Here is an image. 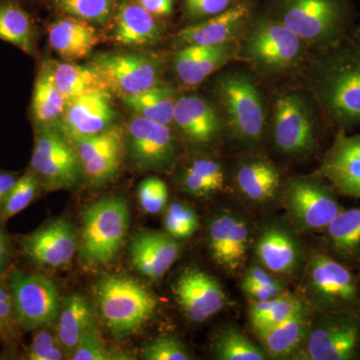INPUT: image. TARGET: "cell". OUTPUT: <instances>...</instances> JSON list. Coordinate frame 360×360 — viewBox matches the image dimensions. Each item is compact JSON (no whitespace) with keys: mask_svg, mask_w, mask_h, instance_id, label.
<instances>
[{"mask_svg":"<svg viewBox=\"0 0 360 360\" xmlns=\"http://www.w3.org/2000/svg\"><path fill=\"white\" fill-rule=\"evenodd\" d=\"M97 307L106 328L122 338L139 330L151 319L158 300L130 277L108 274L94 284Z\"/></svg>","mask_w":360,"mask_h":360,"instance_id":"cell-1","label":"cell"},{"mask_svg":"<svg viewBox=\"0 0 360 360\" xmlns=\"http://www.w3.org/2000/svg\"><path fill=\"white\" fill-rule=\"evenodd\" d=\"M129 203L120 196H108L91 203L82 212V248L86 264L112 262L124 243L129 226Z\"/></svg>","mask_w":360,"mask_h":360,"instance_id":"cell-2","label":"cell"},{"mask_svg":"<svg viewBox=\"0 0 360 360\" xmlns=\"http://www.w3.org/2000/svg\"><path fill=\"white\" fill-rule=\"evenodd\" d=\"M319 101L342 122L360 120V49H347L321 66L317 77Z\"/></svg>","mask_w":360,"mask_h":360,"instance_id":"cell-3","label":"cell"},{"mask_svg":"<svg viewBox=\"0 0 360 360\" xmlns=\"http://www.w3.org/2000/svg\"><path fill=\"white\" fill-rule=\"evenodd\" d=\"M6 285L20 330H37L58 319L61 307L59 292L49 277L11 267L6 272Z\"/></svg>","mask_w":360,"mask_h":360,"instance_id":"cell-4","label":"cell"},{"mask_svg":"<svg viewBox=\"0 0 360 360\" xmlns=\"http://www.w3.org/2000/svg\"><path fill=\"white\" fill-rule=\"evenodd\" d=\"M30 169L46 191L71 188L84 174L75 146L56 127L37 129Z\"/></svg>","mask_w":360,"mask_h":360,"instance_id":"cell-5","label":"cell"},{"mask_svg":"<svg viewBox=\"0 0 360 360\" xmlns=\"http://www.w3.org/2000/svg\"><path fill=\"white\" fill-rule=\"evenodd\" d=\"M89 65L97 71L111 94L124 97L158 84L160 61L141 52H108L94 56Z\"/></svg>","mask_w":360,"mask_h":360,"instance_id":"cell-6","label":"cell"},{"mask_svg":"<svg viewBox=\"0 0 360 360\" xmlns=\"http://www.w3.org/2000/svg\"><path fill=\"white\" fill-rule=\"evenodd\" d=\"M215 92L234 134L248 143L259 141L265 113L262 96L252 80L240 73H231L219 78Z\"/></svg>","mask_w":360,"mask_h":360,"instance_id":"cell-7","label":"cell"},{"mask_svg":"<svg viewBox=\"0 0 360 360\" xmlns=\"http://www.w3.org/2000/svg\"><path fill=\"white\" fill-rule=\"evenodd\" d=\"M303 40L278 20H260L245 44V58L264 70H283L300 58Z\"/></svg>","mask_w":360,"mask_h":360,"instance_id":"cell-8","label":"cell"},{"mask_svg":"<svg viewBox=\"0 0 360 360\" xmlns=\"http://www.w3.org/2000/svg\"><path fill=\"white\" fill-rule=\"evenodd\" d=\"M276 11L278 21L309 42L331 37L345 13L340 0H277Z\"/></svg>","mask_w":360,"mask_h":360,"instance_id":"cell-9","label":"cell"},{"mask_svg":"<svg viewBox=\"0 0 360 360\" xmlns=\"http://www.w3.org/2000/svg\"><path fill=\"white\" fill-rule=\"evenodd\" d=\"M284 205L296 229H326L340 213V206L326 189L307 179H293L284 191Z\"/></svg>","mask_w":360,"mask_h":360,"instance_id":"cell-10","label":"cell"},{"mask_svg":"<svg viewBox=\"0 0 360 360\" xmlns=\"http://www.w3.org/2000/svg\"><path fill=\"white\" fill-rule=\"evenodd\" d=\"M72 144L82 162V172L92 186H103L120 172L127 137L118 125H111L101 134Z\"/></svg>","mask_w":360,"mask_h":360,"instance_id":"cell-11","label":"cell"},{"mask_svg":"<svg viewBox=\"0 0 360 360\" xmlns=\"http://www.w3.org/2000/svg\"><path fill=\"white\" fill-rule=\"evenodd\" d=\"M125 137L130 158L139 169H165L174 162L176 146L168 125L136 115L130 120Z\"/></svg>","mask_w":360,"mask_h":360,"instance_id":"cell-12","label":"cell"},{"mask_svg":"<svg viewBox=\"0 0 360 360\" xmlns=\"http://www.w3.org/2000/svg\"><path fill=\"white\" fill-rule=\"evenodd\" d=\"M20 245L34 264L63 269L70 264L77 252V233L68 219H58L22 236Z\"/></svg>","mask_w":360,"mask_h":360,"instance_id":"cell-13","label":"cell"},{"mask_svg":"<svg viewBox=\"0 0 360 360\" xmlns=\"http://www.w3.org/2000/svg\"><path fill=\"white\" fill-rule=\"evenodd\" d=\"M115 120L111 92L101 90L68 103L58 129L73 143L110 129Z\"/></svg>","mask_w":360,"mask_h":360,"instance_id":"cell-14","label":"cell"},{"mask_svg":"<svg viewBox=\"0 0 360 360\" xmlns=\"http://www.w3.org/2000/svg\"><path fill=\"white\" fill-rule=\"evenodd\" d=\"M274 139L277 148L288 155L307 153L314 146V122L302 97L283 94L274 108Z\"/></svg>","mask_w":360,"mask_h":360,"instance_id":"cell-15","label":"cell"},{"mask_svg":"<svg viewBox=\"0 0 360 360\" xmlns=\"http://www.w3.org/2000/svg\"><path fill=\"white\" fill-rule=\"evenodd\" d=\"M175 297L189 321L202 322L219 314L227 297L214 277L200 269H187L174 283Z\"/></svg>","mask_w":360,"mask_h":360,"instance_id":"cell-16","label":"cell"},{"mask_svg":"<svg viewBox=\"0 0 360 360\" xmlns=\"http://www.w3.org/2000/svg\"><path fill=\"white\" fill-rule=\"evenodd\" d=\"M210 255L224 270L236 272L245 264L250 245V229L245 220L232 213H221L208 227Z\"/></svg>","mask_w":360,"mask_h":360,"instance_id":"cell-17","label":"cell"},{"mask_svg":"<svg viewBox=\"0 0 360 360\" xmlns=\"http://www.w3.org/2000/svg\"><path fill=\"white\" fill-rule=\"evenodd\" d=\"M250 14V2H238L224 13L180 30L175 42L181 46L229 44L243 30Z\"/></svg>","mask_w":360,"mask_h":360,"instance_id":"cell-18","label":"cell"},{"mask_svg":"<svg viewBox=\"0 0 360 360\" xmlns=\"http://www.w3.org/2000/svg\"><path fill=\"white\" fill-rule=\"evenodd\" d=\"M359 328L352 322H335L309 333L293 359L345 360L352 359L359 342Z\"/></svg>","mask_w":360,"mask_h":360,"instance_id":"cell-19","label":"cell"},{"mask_svg":"<svg viewBox=\"0 0 360 360\" xmlns=\"http://www.w3.org/2000/svg\"><path fill=\"white\" fill-rule=\"evenodd\" d=\"M179 255L176 239L163 232H141L130 245V258L135 269L150 279L165 276Z\"/></svg>","mask_w":360,"mask_h":360,"instance_id":"cell-20","label":"cell"},{"mask_svg":"<svg viewBox=\"0 0 360 360\" xmlns=\"http://www.w3.org/2000/svg\"><path fill=\"white\" fill-rule=\"evenodd\" d=\"M321 172L341 193L360 198V135L338 136L324 158Z\"/></svg>","mask_w":360,"mask_h":360,"instance_id":"cell-21","label":"cell"},{"mask_svg":"<svg viewBox=\"0 0 360 360\" xmlns=\"http://www.w3.org/2000/svg\"><path fill=\"white\" fill-rule=\"evenodd\" d=\"M231 42L219 45H186L176 52L174 68L179 82L195 86L231 58Z\"/></svg>","mask_w":360,"mask_h":360,"instance_id":"cell-22","label":"cell"},{"mask_svg":"<svg viewBox=\"0 0 360 360\" xmlns=\"http://www.w3.org/2000/svg\"><path fill=\"white\" fill-rule=\"evenodd\" d=\"M47 32L51 49L68 61L86 58L99 42L96 28L77 18L54 21Z\"/></svg>","mask_w":360,"mask_h":360,"instance_id":"cell-23","label":"cell"},{"mask_svg":"<svg viewBox=\"0 0 360 360\" xmlns=\"http://www.w3.org/2000/svg\"><path fill=\"white\" fill-rule=\"evenodd\" d=\"M174 122L187 139L210 143L217 139L220 122L214 108L200 96L180 97L175 103Z\"/></svg>","mask_w":360,"mask_h":360,"instance_id":"cell-24","label":"cell"},{"mask_svg":"<svg viewBox=\"0 0 360 360\" xmlns=\"http://www.w3.org/2000/svg\"><path fill=\"white\" fill-rule=\"evenodd\" d=\"M309 283L321 300L350 302L356 295L352 274L333 258L316 255L310 260Z\"/></svg>","mask_w":360,"mask_h":360,"instance_id":"cell-25","label":"cell"},{"mask_svg":"<svg viewBox=\"0 0 360 360\" xmlns=\"http://www.w3.org/2000/svg\"><path fill=\"white\" fill-rule=\"evenodd\" d=\"M68 101L54 79L52 60L40 65L33 87L30 112L37 129L58 127Z\"/></svg>","mask_w":360,"mask_h":360,"instance_id":"cell-26","label":"cell"},{"mask_svg":"<svg viewBox=\"0 0 360 360\" xmlns=\"http://www.w3.org/2000/svg\"><path fill=\"white\" fill-rule=\"evenodd\" d=\"M161 35L155 15L139 4L123 2L115 14L113 39L125 46H143L155 44Z\"/></svg>","mask_w":360,"mask_h":360,"instance_id":"cell-27","label":"cell"},{"mask_svg":"<svg viewBox=\"0 0 360 360\" xmlns=\"http://www.w3.org/2000/svg\"><path fill=\"white\" fill-rule=\"evenodd\" d=\"M56 335L66 356L72 357L85 331L96 323L94 307L80 293L65 297L58 314Z\"/></svg>","mask_w":360,"mask_h":360,"instance_id":"cell-28","label":"cell"},{"mask_svg":"<svg viewBox=\"0 0 360 360\" xmlns=\"http://www.w3.org/2000/svg\"><path fill=\"white\" fill-rule=\"evenodd\" d=\"M258 260L271 274H290L300 259L295 239L283 229L270 227L264 231L257 245Z\"/></svg>","mask_w":360,"mask_h":360,"instance_id":"cell-29","label":"cell"},{"mask_svg":"<svg viewBox=\"0 0 360 360\" xmlns=\"http://www.w3.org/2000/svg\"><path fill=\"white\" fill-rule=\"evenodd\" d=\"M307 314H300L258 335L265 354L272 359L293 356L309 335Z\"/></svg>","mask_w":360,"mask_h":360,"instance_id":"cell-30","label":"cell"},{"mask_svg":"<svg viewBox=\"0 0 360 360\" xmlns=\"http://www.w3.org/2000/svg\"><path fill=\"white\" fill-rule=\"evenodd\" d=\"M0 39L34 56L35 26L30 13L16 0H0Z\"/></svg>","mask_w":360,"mask_h":360,"instance_id":"cell-31","label":"cell"},{"mask_svg":"<svg viewBox=\"0 0 360 360\" xmlns=\"http://www.w3.org/2000/svg\"><path fill=\"white\" fill-rule=\"evenodd\" d=\"M52 68L56 84L68 103L92 92L108 90L103 78L89 65H80L71 61H52Z\"/></svg>","mask_w":360,"mask_h":360,"instance_id":"cell-32","label":"cell"},{"mask_svg":"<svg viewBox=\"0 0 360 360\" xmlns=\"http://www.w3.org/2000/svg\"><path fill=\"white\" fill-rule=\"evenodd\" d=\"M236 182L241 193L248 200L265 202L276 195L281 175L276 167L269 161H250L238 168Z\"/></svg>","mask_w":360,"mask_h":360,"instance_id":"cell-33","label":"cell"},{"mask_svg":"<svg viewBox=\"0 0 360 360\" xmlns=\"http://www.w3.org/2000/svg\"><path fill=\"white\" fill-rule=\"evenodd\" d=\"M127 106L146 120L169 125L174 122L175 89L170 85L156 84L148 90L122 98Z\"/></svg>","mask_w":360,"mask_h":360,"instance_id":"cell-34","label":"cell"},{"mask_svg":"<svg viewBox=\"0 0 360 360\" xmlns=\"http://www.w3.org/2000/svg\"><path fill=\"white\" fill-rule=\"evenodd\" d=\"M303 312L302 302L285 292L266 302H252L248 310L251 326L257 335Z\"/></svg>","mask_w":360,"mask_h":360,"instance_id":"cell-35","label":"cell"},{"mask_svg":"<svg viewBox=\"0 0 360 360\" xmlns=\"http://www.w3.org/2000/svg\"><path fill=\"white\" fill-rule=\"evenodd\" d=\"M224 172L217 161L212 160H194L186 168L182 177L184 191L195 198H207L224 188Z\"/></svg>","mask_w":360,"mask_h":360,"instance_id":"cell-36","label":"cell"},{"mask_svg":"<svg viewBox=\"0 0 360 360\" xmlns=\"http://www.w3.org/2000/svg\"><path fill=\"white\" fill-rule=\"evenodd\" d=\"M215 356L220 360H264L269 359L264 349L243 333L233 328L220 331L213 342Z\"/></svg>","mask_w":360,"mask_h":360,"instance_id":"cell-37","label":"cell"},{"mask_svg":"<svg viewBox=\"0 0 360 360\" xmlns=\"http://www.w3.org/2000/svg\"><path fill=\"white\" fill-rule=\"evenodd\" d=\"M40 187L41 182L32 169L18 177L0 205V222L4 224L25 210L37 198Z\"/></svg>","mask_w":360,"mask_h":360,"instance_id":"cell-38","label":"cell"},{"mask_svg":"<svg viewBox=\"0 0 360 360\" xmlns=\"http://www.w3.org/2000/svg\"><path fill=\"white\" fill-rule=\"evenodd\" d=\"M329 238L336 250L352 252L360 245V207L340 212L328 224Z\"/></svg>","mask_w":360,"mask_h":360,"instance_id":"cell-39","label":"cell"},{"mask_svg":"<svg viewBox=\"0 0 360 360\" xmlns=\"http://www.w3.org/2000/svg\"><path fill=\"white\" fill-rule=\"evenodd\" d=\"M61 11L73 18L103 23L110 18L113 0H56Z\"/></svg>","mask_w":360,"mask_h":360,"instance_id":"cell-40","label":"cell"},{"mask_svg":"<svg viewBox=\"0 0 360 360\" xmlns=\"http://www.w3.org/2000/svg\"><path fill=\"white\" fill-rule=\"evenodd\" d=\"M124 354L111 349L104 341L96 323L90 326L78 343L71 359L73 360H115L127 359Z\"/></svg>","mask_w":360,"mask_h":360,"instance_id":"cell-41","label":"cell"},{"mask_svg":"<svg viewBox=\"0 0 360 360\" xmlns=\"http://www.w3.org/2000/svg\"><path fill=\"white\" fill-rule=\"evenodd\" d=\"M165 229L175 239L188 238L198 229V217L193 208L180 202L168 206L165 212Z\"/></svg>","mask_w":360,"mask_h":360,"instance_id":"cell-42","label":"cell"},{"mask_svg":"<svg viewBox=\"0 0 360 360\" xmlns=\"http://www.w3.org/2000/svg\"><path fill=\"white\" fill-rule=\"evenodd\" d=\"M65 357L56 333L49 326L37 329L25 354L28 360H61Z\"/></svg>","mask_w":360,"mask_h":360,"instance_id":"cell-43","label":"cell"},{"mask_svg":"<svg viewBox=\"0 0 360 360\" xmlns=\"http://www.w3.org/2000/svg\"><path fill=\"white\" fill-rule=\"evenodd\" d=\"M139 205L142 210L148 214L162 212L168 200V188L163 180L156 176H149L139 186Z\"/></svg>","mask_w":360,"mask_h":360,"instance_id":"cell-44","label":"cell"},{"mask_svg":"<svg viewBox=\"0 0 360 360\" xmlns=\"http://www.w3.org/2000/svg\"><path fill=\"white\" fill-rule=\"evenodd\" d=\"M141 359L146 360H189L191 354L177 338H160L142 348Z\"/></svg>","mask_w":360,"mask_h":360,"instance_id":"cell-45","label":"cell"},{"mask_svg":"<svg viewBox=\"0 0 360 360\" xmlns=\"http://www.w3.org/2000/svg\"><path fill=\"white\" fill-rule=\"evenodd\" d=\"M236 2V0H184V6L191 20H203L224 13Z\"/></svg>","mask_w":360,"mask_h":360,"instance_id":"cell-46","label":"cell"},{"mask_svg":"<svg viewBox=\"0 0 360 360\" xmlns=\"http://www.w3.org/2000/svg\"><path fill=\"white\" fill-rule=\"evenodd\" d=\"M251 286H264V288H283V284L270 274L267 269L260 266H252L246 271L243 276L241 288H251Z\"/></svg>","mask_w":360,"mask_h":360,"instance_id":"cell-47","label":"cell"},{"mask_svg":"<svg viewBox=\"0 0 360 360\" xmlns=\"http://www.w3.org/2000/svg\"><path fill=\"white\" fill-rule=\"evenodd\" d=\"M245 295L252 300V302H266L276 298L284 293V288H264V286H251L243 288Z\"/></svg>","mask_w":360,"mask_h":360,"instance_id":"cell-48","label":"cell"},{"mask_svg":"<svg viewBox=\"0 0 360 360\" xmlns=\"http://www.w3.org/2000/svg\"><path fill=\"white\" fill-rule=\"evenodd\" d=\"M139 4L155 16L169 15L174 9V0H139Z\"/></svg>","mask_w":360,"mask_h":360,"instance_id":"cell-49","label":"cell"},{"mask_svg":"<svg viewBox=\"0 0 360 360\" xmlns=\"http://www.w3.org/2000/svg\"><path fill=\"white\" fill-rule=\"evenodd\" d=\"M11 245L4 232L0 231V277L6 274L11 269Z\"/></svg>","mask_w":360,"mask_h":360,"instance_id":"cell-50","label":"cell"},{"mask_svg":"<svg viewBox=\"0 0 360 360\" xmlns=\"http://www.w3.org/2000/svg\"><path fill=\"white\" fill-rule=\"evenodd\" d=\"M18 177L20 176L13 172L0 170V205L6 198L7 193L11 191L15 182L18 181Z\"/></svg>","mask_w":360,"mask_h":360,"instance_id":"cell-51","label":"cell"},{"mask_svg":"<svg viewBox=\"0 0 360 360\" xmlns=\"http://www.w3.org/2000/svg\"><path fill=\"white\" fill-rule=\"evenodd\" d=\"M2 340V338H1V335H0V341Z\"/></svg>","mask_w":360,"mask_h":360,"instance_id":"cell-52","label":"cell"},{"mask_svg":"<svg viewBox=\"0 0 360 360\" xmlns=\"http://www.w3.org/2000/svg\"><path fill=\"white\" fill-rule=\"evenodd\" d=\"M137 1H139V0H137Z\"/></svg>","mask_w":360,"mask_h":360,"instance_id":"cell-53","label":"cell"}]
</instances>
